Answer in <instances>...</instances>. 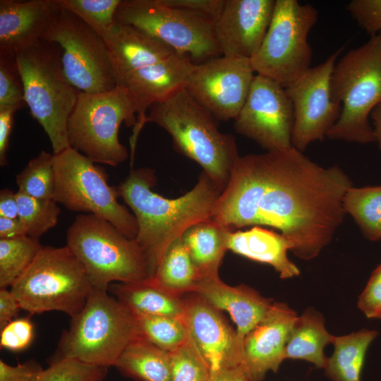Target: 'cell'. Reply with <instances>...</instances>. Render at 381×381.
Listing matches in <instances>:
<instances>
[{
	"instance_id": "30",
	"label": "cell",
	"mask_w": 381,
	"mask_h": 381,
	"mask_svg": "<svg viewBox=\"0 0 381 381\" xmlns=\"http://www.w3.org/2000/svg\"><path fill=\"white\" fill-rule=\"evenodd\" d=\"M150 278L172 293L183 296L193 292L200 274L182 236L169 246Z\"/></svg>"
},
{
	"instance_id": "17",
	"label": "cell",
	"mask_w": 381,
	"mask_h": 381,
	"mask_svg": "<svg viewBox=\"0 0 381 381\" xmlns=\"http://www.w3.org/2000/svg\"><path fill=\"white\" fill-rule=\"evenodd\" d=\"M187 294L183 320L211 373L244 363L243 341L220 310L194 292Z\"/></svg>"
},
{
	"instance_id": "48",
	"label": "cell",
	"mask_w": 381,
	"mask_h": 381,
	"mask_svg": "<svg viewBox=\"0 0 381 381\" xmlns=\"http://www.w3.org/2000/svg\"><path fill=\"white\" fill-rule=\"evenodd\" d=\"M24 236H27L26 229L18 217H0V238L11 239Z\"/></svg>"
},
{
	"instance_id": "26",
	"label": "cell",
	"mask_w": 381,
	"mask_h": 381,
	"mask_svg": "<svg viewBox=\"0 0 381 381\" xmlns=\"http://www.w3.org/2000/svg\"><path fill=\"white\" fill-rule=\"evenodd\" d=\"M332 337L325 327L323 316L308 308L295 320L284 349V359H301L324 369L327 362L324 348L332 342Z\"/></svg>"
},
{
	"instance_id": "22",
	"label": "cell",
	"mask_w": 381,
	"mask_h": 381,
	"mask_svg": "<svg viewBox=\"0 0 381 381\" xmlns=\"http://www.w3.org/2000/svg\"><path fill=\"white\" fill-rule=\"evenodd\" d=\"M60 11L57 0H1L0 50L16 52L43 40Z\"/></svg>"
},
{
	"instance_id": "41",
	"label": "cell",
	"mask_w": 381,
	"mask_h": 381,
	"mask_svg": "<svg viewBox=\"0 0 381 381\" xmlns=\"http://www.w3.org/2000/svg\"><path fill=\"white\" fill-rule=\"evenodd\" d=\"M33 335V325L30 320L16 319L1 329L0 345L10 351H22L31 344Z\"/></svg>"
},
{
	"instance_id": "32",
	"label": "cell",
	"mask_w": 381,
	"mask_h": 381,
	"mask_svg": "<svg viewBox=\"0 0 381 381\" xmlns=\"http://www.w3.org/2000/svg\"><path fill=\"white\" fill-rule=\"evenodd\" d=\"M42 248L28 236L0 238V289L12 285L25 272Z\"/></svg>"
},
{
	"instance_id": "8",
	"label": "cell",
	"mask_w": 381,
	"mask_h": 381,
	"mask_svg": "<svg viewBox=\"0 0 381 381\" xmlns=\"http://www.w3.org/2000/svg\"><path fill=\"white\" fill-rule=\"evenodd\" d=\"M92 286L67 246H42L11 291L31 314L57 310L71 318L84 307Z\"/></svg>"
},
{
	"instance_id": "40",
	"label": "cell",
	"mask_w": 381,
	"mask_h": 381,
	"mask_svg": "<svg viewBox=\"0 0 381 381\" xmlns=\"http://www.w3.org/2000/svg\"><path fill=\"white\" fill-rule=\"evenodd\" d=\"M347 10L370 36L381 32V0H353Z\"/></svg>"
},
{
	"instance_id": "27",
	"label": "cell",
	"mask_w": 381,
	"mask_h": 381,
	"mask_svg": "<svg viewBox=\"0 0 381 381\" xmlns=\"http://www.w3.org/2000/svg\"><path fill=\"white\" fill-rule=\"evenodd\" d=\"M229 230L210 219L191 226L183 234L182 239L200 277L219 274L227 250L226 234Z\"/></svg>"
},
{
	"instance_id": "11",
	"label": "cell",
	"mask_w": 381,
	"mask_h": 381,
	"mask_svg": "<svg viewBox=\"0 0 381 381\" xmlns=\"http://www.w3.org/2000/svg\"><path fill=\"white\" fill-rule=\"evenodd\" d=\"M72 147L54 155L55 190L53 200L67 209L92 214L113 224L130 238H135V216L110 186L104 170Z\"/></svg>"
},
{
	"instance_id": "23",
	"label": "cell",
	"mask_w": 381,
	"mask_h": 381,
	"mask_svg": "<svg viewBox=\"0 0 381 381\" xmlns=\"http://www.w3.org/2000/svg\"><path fill=\"white\" fill-rule=\"evenodd\" d=\"M193 292L218 310L226 311L236 324V330L243 341L274 303L272 299L262 296L248 286L227 285L219 274L200 277Z\"/></svg>"
},
{
	"instance_id": "18",
	"label": "cell",
	"mask_w": 381,
	"mask_h": 381,
	"mask_svg": "<svg viewBox=\"0 0 381 381\" xmlns=\"http://www.w3.org/2000/svg\"><path fill=\"white\" fill-rule=\"evenodd\" d=\"M274 6V0H225L214 23L222 56L250 59L265 37Z\"/></svg>"
},
{
	"instance_id": "9",
	"label": "cell",
	"mask_w": 381,
	"mask_h": 381,
	"mask_svg": "<svg viewBox=\"0 0 381 381\" xmlns=\"http://www.w3.org/2000/svg\"><path fill=\"white\" fill-rule=\"evenodd\" d=\"M136 121L135 105L126 87L97 94L80 92L68 121L69 145L93 162L116 167L128 157L119 140V127L124 122L133 128Z\"/></svg>"
},
{
	"instance_id": "33",
	"label": "cell",
	"mask_w": 381,
	"mask_h": 381,
	"mask_svg": "<svg viewBox=\"0 0 381 381\" xmlns=\"http://www.w3.org/2000/svg\"><path fill=\"white\" fill-rule=\"evenodd\" d=\"M135 317L141 336L163 350L172 352L190 339L183 318L147 315Z\"/></svg>"
},
{
	"instance_id": "44",
	"label": "cell",
	"mask_w": 381,
	"mask_h": 381,
	"mask_svg": "<svg viewBox=\"0 0 381 381\" xmlns=\"http://www.w3.org/2000/svg\"><path fill=\"white\" fill-rule=\"evenodd\" d=\"M42 369L33 361L13 366L0 360V381H32Z\"/></svg>"
},
{
	"instance_id": "20",
	"label": "cell",
	"mask_w": 381,
	"mask_h": 381,
	"mask_svg": "<svg viewBox=\"0 0 381 381\" xmlns=\"http://www.w3.org/2000/svg\"><path fill=\"white\" fill-rule=\"evenodd\" d=\"M288 305L274 302L270 310L243 341V363L258 380L276 373L284 359V349L297 318Z\"/></svg>"
},
{
	"instance_id": "13",
	"label": "cell",
	"mask_w": 381,
	"mask_h": 381,
	"mask_svg": "<svg viewBox=\"0 0 381 381\" xmlns=\"http://www.w3.org/2000/svg\"><path fill=\"white\" fill-rule=\"evenodd\" d=\"M43 40L61 47L64 74L79 91L97 94L117 87L103 39L72 13L61 8Z\"/></svg>"
},
{
	"instance_id": "38",
	"label": "cell",
	"mask_w": 381,
	"mask_h": 381,
	"mask_svg": "<svg viewBox=\"0 0 381 381\" xmlns=\"http://www.w3.org/2000/svg\"><path fill=\"white\" fill-rule=\"evenodd\" d=\"M107 368L64 359L50 362L49 366L40 371L32 381H102Z\"/></svg>"
},
{
	"instance_id": "35",
	"label": "cell",
	"mask_w": 381,
	"mask_h": 381,
	"mask_svg": "<svg viewBox=\"0 0 381 381\" xmlns=\"http://www.w3.org/2000/svg\"><path fill=\"white\" fill-rule=\"evenodd\" d=\"M16 195L18 218L25 227L27 236L39 239L56 226L61 212L56 202L35 198L18 190Z\"/></svg>"
},
{
	"instance_id": "5",
	"label": "cell",
	"mask_w": 381,
	"mask_h": 381,
	"mask_svg": "<svg viewBox=\"0 0 381 381\" xmlns=\"http://www.w3.org/2000/svg\"><path fill=\"white\" fill-rule=\"evenodd\" d=\"M62 53L58 44L44 40L16 52L25 102L49 137L53 155L70 147L68 121L80 92L64 74Z\"/></svg>"
},
{
	"instance_id": "28",
	"label": "cell",
	"mask_w": 381,
	"mask_h": 381,
	"mask_svg": "<svg viewBox=\"0 0 381 381\" xmlns=\"http://www.w3.org/2000/svg\"><path fill=\"white\" fill-rule=\"evenodd\" d=\"M114 367L137 381H171L170 352L142 336L127 346Z\"/></svg>"
},
{
	"instance_id": "29",
	"label": "cell",
	"mask_w": 381,
	"mask_h": 381,
	"mask_svg": "<svg viewBox=\"0 0 381 381\" xmlns=\"http://www.w3.org/2000/svg\"><path fill=\"white\" fill-rule=\"evenodd\" d=\"M377 334L375 330L363 329L344 336L333 335L334 350L324 368L327 377L332 381H361L366 352Z\"/></svg>"
},
{
	"instance_id": "47",
	"label": "cell",
	"mask_w": 381,
	"mask_h": 381,
	"mask_svg": "<svg viewBox=\"0 0 381 381\" xmlns=\"http://www.w3.org/2000/svg\"><path fill=\"white\" fill-rule=\"evenodd\" d=\"M208 381H258L244 364L228 367L211 373Z\"/></svg>"
},
{
	"instance_id": "3",
	"label": "cell",
	"mask_w": 381,
	"mask_h": 381,
	"mask_svg": "<svg viewBox=\"0 0 381 381\" xmlns=\"http://www.w3.org/2000/svg\"><path fill=\"white\" fill-rule=\"evenodd\" d=\"M217 121L184 88L152 105L145 123L164 129L175 150L197 162L222 192L240 156L235 138L219 131Z\"/></svg>"
},
{
	"instance_id": "21",
	"label": "cell",
	"mask_w": 381,
	"mask_h": 381,
	"mask_svg": "<svg viewBox=\"0 0 381 381\" xmlns=\"http://www.w3.org/2000/svg\"><path fill=\"white\" fill-rule=\"evenodd\" d=\"M102 38L120 87L138 70L178 54L163 42L130 25L114 23Z\"/></svg>"
},
{
	"instance_id": "16",
	"label": "cell",
	"mask_w": 381,
	"mask_h": 381,
	"mask_svg": "<svg viewBox=\"0 0 381 381\" xmlns=\"http://www.w3.org/2000/svg\"><path fill=\"white\" fill-rule=\"evenodd\" d=\"M254 73L250 59L218 56L195 64L185 89L218 121L234 120L248 97Z\"/></svg>"
},
{
	"instance_id": "39",
	"label": "cell",
	"mask_w": 381,
	"mask_h": 381,
	"mask_svg": "<svg viewBox=\"0 0 381 381\" xmlns=\"http://www.w3.org/2000/svg\"><path fill=\"white\" fill-rule=\"evenodd\" d=\"M26 104L16 52L0 50V107Z\"/></svg>"
},
{
	"instance_id": "37",
	"label": "cell",
	"mask_w": 381,
	"mask_h": 381,
	"mask_svg": "<svg viewBox=\"0 0 381 381\" xmlns=\"http://www.w3.org/2000/svg\"><path fill=\"white\" fill-rule=\"evenodd\" d=\"M171 381H208L211 370L192 339L170 352Z\"/></svg>"
},
{
	"instance_id": "43",
	"label": "cell",
	"mask_w": 381,
	"mask_h": 381,
	"mask_svg": "<svg viewBox=\"0 0 381 381\" xmlns=\"http://www.w3.org/2000/svg\"><path fill=\"white\" fill-rule=\"evenodd\" d=\"M169 6L205 16L214 22L219 16L225 0H161Z\"/></svg>"
},
{
	"instance_id": "25",
	"label": "cell",
	"mask_w": 381,
	"mask_h": 381,
	"mask_svg": "<svg viewBox=\"0 0 381 381\" xmlns=\"http://www.w3.org/2000/svg\"><path fill=\"white\" fill-rule=\"evenodd\" d=\"M108 289L135 315L183 318V296L165 289L150 277L134 283L110 284Z\"/></svg>"
},
{
	"instance_id": "36",
	"label": "cell",
	"mask_w": 381,
	"mask_h": 381,
	"mask_svg": "<svg viewBox=\"0 0 381 381\" xmlns=\"http://www.w3.org/2000/svg\"><path fill=\"white\" fill-rule=\"evenodd\" d=\"M121 0H57L61 9L81 19L101 37L115 23Z\"/></svg>"
},
{
	"instance_id": "45",
	"label": "cell",
	"mask_w": 381,
	"mask_h": 381,
	"mask_svg": "<svg viewBox=\"0 0 381 381\" xmlns=\"http://www.w3.org/2000/svg\"><path fill=\"white\" fill-rule=\"evenodd\" d=\"M18 107H0V164L4 167L7 164V152L9 148V140L11 134L14 114Z\"/></svg>"
},
{
	"instance_id": "1",
	"label": "cell",
	"mask_w": 381,
	"mask_h": 381,
	"mask_svg": "<svg viewBox=\"0 0 381 381\" xmlns=\"http://www.w3.org/2000/svg\"><path fill=\"white\" fill-rule=\"evenodd\" d=\"M353 186L337 165L323 167L295 147L239 157L219 196L212 219L230 230L266 226L310 260L343 223L346 191Z\"/></svg>"
},
{
	"instance_id": "19",
	"label": "cell",
	"mask_w": 381,
	"mask_h": 381,
	"mask_svg": "<svg viewBox=\"0 0 381 381\" xmlns=\"http://www.w3.org/2000/svg\"><path fill=\"white\" fill-rule=\"evenodd\" d=\"M195 64L189 56L175 54L138 70L122 86L130 92L136 108V124L130 137L131 166L138 138L145 124L147 110L184 89Z\"/></svg>"
},
{
	"instance_id": "34",
	"label": "cell",
	"mask_w": 381,
	"mask_h": 381,
	"mask_svg": "<svg viewBox=\"0 0 381 381\" xmlns=\"http://www.w3.org/2000/svg\"><path fill=\"white\" fill-rule=\"evenodd\" d=\"M18 191L29 196L53 200L55 190L54 155L42 150L16 176Z\"/></svg>"
},
{
	"instance_id": "46",
	"label": "cell",
	"mask_w": 381,
	"mask_h": 381,
	"mask_svg": "<svg viewBox=\"0 0 381 381\" xmlns=\"http://www.w3.org/2000/svg\"><path fill=\"white\" fill-rule=\"evenodd\" d=\"M21 307L11 291L0 290V329H2L16 317Z\"/></svg>"
},
{
	"instance_id": "2",
	"label": "cell",
	"mask_w": 381,
	"mask_h": 381,
	"mask_svg": "<svg viewBox=\"0 0 381 381\" xmlns=\"http://www.w3.org/2000/svg\"><path fill=\"white\" fill-rule=\"evenodd\" d=\"M155 171L133 169L118 186L120 197L135 217V241L146 258L152 277L169 246L198 222L212 218L222 190L205 173L194 187L181 197L169 199L155 193Z\"/></svg>"
},
{
	"instance_id": "4",
	"label": "cell",
	"mask_w": 381,
	"mask_h": 381,
	"mask_svg": "<svg viewBox=\"0 0 381 381\" xmlns=\"http://www.w3.org/2000/svg\"><path fill=\"white\" fill-rule=\"evenodd\" d=\"M140 336L135 315L107 291L92 288L83 309L71 318L49 363L73 359L114 366L127 346Z\"/></svg>"
},
{
	"instance_id": "15",
	"label": "cell",
	"mask_w": 381,
	"mask_h": 381,
	"mask_svg": "<svg viewBox=\"0 0 381 381\" xmlns=\"http://www.w3.org/2000/svg\"><path fill=\"white\" fill-rule=\"evenodd\" d=\"M234 121L239 134L267 151L293 147L292 102L285 88L270 78L255 75L248 97Z\"/></svg>"
},
{
	"instance_id": "31",
	"label": "cell",
	"mask_w": 381,
	"mask_h": 381,
	"mask_svg": "<svg viewBox=\"0 0 381 381\" xmlns=\"http://www.w3.org/2000/svg\"><path fill=\"white\" fill-rule=\"evenodd\" d=\"M343 206L366 238L381 239V186H351L344 197Z\"/></svg>"
},
{
	"instance_id": "49",
	"label": "cell",
	"mask_w": 381,
	"mask_h": 381,
	"mask_svg": "<svg viewBox=\"0 0 381 381\" xmlns=\"http://www.w3.org/2000/svg\"><path fill=\"white\" fill-rule=\"evenodd\" d=\"M0 217L12 219L18 217L16 192L9 188H4L0 191Z\"/></svg>"
},
{
	"instance_id": "6",
	"label": "cell",
	"mask_w": 381,
	"mask_h": 381,
	"mask_svg": "<svg viewBox=\"0 0 381 381\" xmlns=\"http://www.w3.org/2000/svg\"><path fill=\"white\" fill-rule=\"evenodd\" d=\"M330 90L341 111L327 137L361 144L375 142L369 116L381 104V32L338 61L332 73Z\"/></svg>"
},
{
	"instance_id": "10",
	"label": "cell",
	"mask_w": 381,
	"mask_h": 381,
	"mask_svg": "<svg viewBox=\"0 0 381 381\" xmlns=\"http://www.w3.org/2000/svg\"><path fill=\"white\" fill-rule=\"evenodd\" d=\"M317 20L318 11L310 4L276 0L265 37L250 59L254 72L284 88L303 75L312 60L308 35Z\"/></svg>"
},
{
	"instance_id": "12",
	"label": "cell",
	"mask_w": 381,
	"mask_h": 381,
	"mask_svg": "<svg viewBox=\"0 0 381 381\" xmlns=\"http://www.w3.org/2000/svg\"><path fill=\"white\" fill-rule=\"evenodd\" d=\"M114 21L141 30L191 60L203 62L222 54L213 20L161 0H121Z\"/></svg>"
},
{
	"instance_id": "42",
	"label": "cell",
	"mask_w": 381,
	"mask_h": 381,
	"mask_svg": "<svg viewBox=\"0 0 381 381\" xmlns=\"http://www.w3.org/2000/svg\"><path fill=\"white\" fill-rule=\"evenodd\" d=\"M358 307L368 318H381V264L373 272L361 294Z\"/></svg>"
},
{
	"instance_id": "24",
	"label": "cell",
	"mask_w": 381,
	"mask_h": 381,
	"mask_svg": "<svg viewBox=\"0 0 381 381\" xmlns=\"http://www.w3.org/2000/svg\"><path fill=\"white\" fill-rule=\"evenodd\" d=\"M227 250L245 258L271 265L282 279L300 274L298 267L288 258L293 245L281 233L261 226L246 231L229 230L226 234Z\"/></svg>"
},
{
	"instance_id": "14",
	"label": "cell",
	"mask_w": 381,
	"mask_h": 381,
	"mask_svg": "<svg viewBox=\"0 0 381 381\" xmlns=\"http://www.w3.org/2000/svg\"><path fill=\"white\" fill-rule=\"evenodd\" d=\"M340 48L323 63L310 68L286 87L294 108L291 144L303 152L309 144L322 141L339 119L341 105L331 96L330 80Z\"/></svg>"
},
{
	"instance_id": "7",
	"label": "cell",
	"mask_w": 381,
	"mask_h": 381,
	"mask_svg": "<svg viewBox=\"0 0 381 381\" xmlns=\"http://www.w3.org/2000/svg\"><path fill=\"white\" fill-rule=\"evenodd\" d=\"M66 242L92 288L107 291L114 282L128 284L149 277L146 258L135 239L95 214L78 215L68 229Z\"/></svg>"
},
{
	"instance_id": "50",
	"label": "cell",
	"mask_w": 381,
	"mask_h": 381,
	"mask_svg": "<svg viewBox=\"0 0 381 381\" xmlns=\"http://www.w3.org/2000/svg\"><path fill=\"white\" fill-rule=\"evenodd\" d=\"M373 121V129L379 149L381 150V104H378L370 114Z\"/></svg>"
}]
</instances>
